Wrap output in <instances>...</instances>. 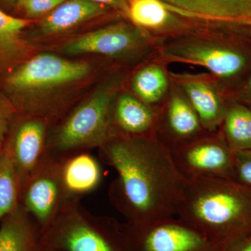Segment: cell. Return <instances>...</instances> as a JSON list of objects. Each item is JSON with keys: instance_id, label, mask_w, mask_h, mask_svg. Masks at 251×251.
<instances>
[{"instance_id": "cell-1", "label": "cell", "mask_w": 251, "mask_h": 251, "mask_svg": "<svg viewBox=\"0 0 251 251\" xmlns=\"http://www.w3.org/2000/svg\"><path fill=\"white\" fill-rule=\"evenodd\" d=\"M99 149L102 161L116 171L109 198L126 222L176 216L186 178L176 168L171 150L156 136L116 135Z\"/></svg>"}, {"instance_id": "cell-2", "label": "cell", "mask_w": 251, "mask_h": 251, "mask_svg": "<svg viewBox=\"0 0 251 251\" xmlns=\"http://www.w3.org/2000/svg\"><path fill=\"white\" fill-rule=\"evenodd\" d=\"M239 25L196 18L181 33L155 42L156 55L168 64L204 68L228 98L251 70V34Z\"/></svg>"}, {"instance_id": "cell-3", "label": "cell", "mask_w": 251, "mask_h": 251, "mask_svg": "<svg viewBox=\"0 0 251 251\" xmlns=\"http://www.w3.org/2000/svg\"><path fill=\"white\" fill-rule=\"evenodd\" d=\"M176 217L220 249L251 233V190L231 179H186Z\"/></svg>"}, {"instance_id": "cell-4", "label": "cell", "mask_w": 251, "mask_h": 251, "mask_svg": "<svg viewBox=\"0 0 251 251\" xmlns=\"http://www.w3.org/2000/svg\"><path fill=\"white\" fill-rule=\"evenodd\" d=\"M123 81L120 74L110 77L95 93L49 129L50 156L61 159L90 149L100 148L115 136L112 105Z\"/></svg>"}, {"instance_id": "cell-5", "label": "cell", "mask_w": 251, "mask_h": 251, "mask_svg": "<svg viewBox=\"0 0 251 251\" xmlns=\"http://www.w3.org/2000/svg\"><path fill=\"white\" fill-rule=\"evenodd\" d=\"M39 244L57 251H125L121 223L91 214L79 199L68 201Z\"/></svg>"}, {"instance_id": "cell-6", "label": "cell", "mask_w": 251, "mask_h": 251, "mask_svg": "<svg viewBox=\"0 0 251 251\" xmlns=\"http://www.w3.org/2000/svg\"><path fill=\"white\" fill-rule=\"evenodd\" d=\"M90 71L87 63L69 60L52 54H37L7 72L3 77V90L17 113H24L33 94L80 81Z\"/></svg>"}, {"instance_id": "cell-7", "label": "cell", "mask_w": 251, "mask_h": 251, "mask_svg": "<svg viewBox=\"0 0 251 251\" xmlns=\"http://www.w3.org/2000/svg\"><path fill=\"white\" fill-rule=\"evenodd\" d=\"M125 251H221L201 232L176 216L121 224Z\"/></svg>"}, {"instance_id": "cell-8", "label": "cell", "mask_w": 251, "mask_h": 251, "mask_svg": "<svg viewBox=\"0 0 251 251\" xmlns=\"http://www.w3.org/2000/svg\"><path fill=\"white\" fill-rule=\"evenodd\" d=\"M66 54H97L119 60H147L156 54L154 41L133 23L109 25L69 41Z\"/></svg>"}, {"instance_id": "cell-9", "label": "cell", "mask_w": 251, "mask_h": 251, "mask_svg": "<svg viewBox=\"0 0 251 251\" xmlns=\"http://www.w3.org/2000/svg\"><path fill=\"white\" fill-rule=\"evenodd\" d=\"M69 201L63 186L60 162L50 156L21 187L20 205L35 223L40 235Z\"/></svg>"}, {"instance_id": "cell-10", "label": "cell", "mask_w": 251, "mask_h": 251, "mask_svg": "<svg viewBox=\"0 0 251 251\" xmlns=\"http://www.w3.org/2000/svg\"><path fill=\"white\" fill-rule=\"evenodd\" d=\"M47 119L17 113L11 122L1 150L17 172L21 187L41 163L49 157Z\"/></svg>"}, {"instance_id": "cell-11", "label": "cell", "mask_w": 251, "mask_h": 251, "mask_svg": "<svg viewBox=\"0 0 251 251\" xmlns=\"http://www.w3.org/2000/svg\"><path fill=\"white\" fill-rule=\"evenodd\" d=\"M171 152L176 168L186 179L232 177L235 152L218 130L207 132Z\"/></svg>"}, {"instance_id": "cell-12", "label": "cell", "mask_w": 251, "mask_h": 251, "mask_svg": "<svg viewBox=\"0 0 251 251\" xmlns=\"http://www.w3.org/2000/svg\"><path fill=\"white\" fill-rule=\"evenodd\" d=\"M207 132L185 94L172 81L168 97L160 107L156 138L173 151Z\"/></svg>"}, {"instance_id": "cell-13", "label": "cell", "mask_w": 251, "mask_h": 251, "mask_svg": "<svg viewBox=\"0 0 251 251\" xmlns=\"http://www.w3.org/2000/svg\"><path fill=\"white\" fill-rule=\"evenodd\" d=\"M173 83L185 94L204 129L216 131L227 108L229 99L211 74L171 72Z\"/></svg>"}, {"instance_id": "cell-14", "label": "cell", "mask_w": 251, "mask_h": 251, "mask_svg": "<svg viewBox=\"0 0 251 251\" xmlns=\"http://www.w3.org/2000/svg\"><path fill=\"white\" fill-rule=\"evenodd\" d=\"M128 20L154 43L181 33L195 20L181 16L161 0H128Z\"/></svg>"}, {"instance_id": "cell-15", "label": "cell", "mask_w": 251, "mask_h": 251, "mask_svg": "<svg viewBox=\"0 0 251 251\" xmlns=\"http://www.w3.org/2000/svg\"><path fill=\"white\" fill-rule=\"evenodd\" d=\"M160 108L145 103L132 93L119 92L112 108L115 136H156Z\"/></svg>"}, {"instance_id": "cell-16", "label": "cell", "mask_w": 251, "mask_h": 251, "mask_svg": "<svg viewBox=\"0 0 251 251\" xmlns=\"http://www.w3.org/2000/svg\"><path fill=\"white\" fill-rule=\"evenodd\" d=\"M185 17L251 25V0H161Z\"/></svg>"}, {"instance_id": "cell-17", "label": "cell", "mask_w": 251, "mask_h": 251, "mask_svg": "<svg viewBox=\"0 0 251 251\" xmlns=\"http://www.w3.org/2000/svg\"><path fill=\"white\" fill-rule=\"evenodd\" d=\"M63 186L68 199H79L99 187L103 172L98 160L81 151L59 159Z\"/></svg>"}, {"instance_id": "cell-18", "label": "cell", "mask_w": 251, "mask_h": 251, "mask_svg": "<svg viewBox=\"0 0 251 251\" xmlns=\"http://www.w3.org/2000/svg\"><path fill=\"white\" fill-rule=\"evenodd\" d=\"M168 65L156 54L145 60L130 78L131 93L145 103L159 108L168 97L172 85Z\"/></svg>"}, {"instance_id": "cell-19", "label": "cell", "mask_w": 251, "mask_h": 251, "mask_svg": "<svg viewBox=\"0 0 251 251\" xmlns=\"http://www.w3.org/2000/svg\"><path fill=\"white\" fill-rule=\"evenodd\" d=\"M111 8L90 0H66L51 11L41 23L45 35L58 34L106 14Z\"/></svg>"}, {"instance_id": "cell-20", "label": "cell", "mask_w": 251, "mask_h": 251, "mask_svg": "<svg viewBox=\"0 0 251 251\" xmlns=\"http://www.w3.org/2000/svg\"><path fill=\"white\" fill-rule=\"evenodd\" d=\"M40 237L35 223L21 205L0 221V251H36Z\"/></svg>"}, {"instance_id": "cell-21", "label": "cell", "mask_w": 251, "mask_h": 251, "mask_svg": "<svg viewBox=\"0 0 251 251\" xmlns=\"http://www.w3.org/2000/svg\"><path fill=\"white\" fill-rule=\"evenodd\" d=\"M30 20L14 17L0 9V72L11 69L23 62L27 44L23 38Z\"/></svg>"}, {"instance_id": "cell-22", "label": "cell", "mask_w": 251, "mask_h": 251, "mask_svg": "<svg viewBox=\"0 0 251 251\" xmlns=\"http://www.w3.org/2000/svg\"><path fill=\"white\" fill-rule=\"evenodd\" d=\"M218 131L232 151L251 149V108L229 99Z\"/></svg>"}, {"instance_id": "cell-23", "label": "cell", "mask_w": 251, "mask_h": 251, "mask_svg": "<svg viewBox=\"0 0 251 251\" xmlns=\"http://www.w3.org/2000/svg\"><path fill=\"white\" fill-rule=\"evenodd\" d=\"M21 191L17 172L0 148V221L19 206Z\"/></svg>"}, {"instance_id": "cell-24", "label": "cell", "mask_w": 251, "mask_h": 251, "mask_svg": "<svg viewBox=\"0 0 251 251\" xmlns=\"http://www.w3.org/2000/svg\"><path fill=\"white\" fill-rule=\"evenodd\" d=\"M231 179L251 190V149L234 153Z\"/></svg>"}, {"instance_id": "cell-25", "label": "cell", "mask_w": 251, "mask_h": 251, "mask_svg": "<svg viewBox=\"0 0 251 251\" xmlns=\"http://www.w3.org/2000/svg\"><path fill=\"white\" fill-rule=\"evenodd\" d=\"M17 112L6 95L0 94V148Z\"/></svg>"}, {"instance_id": "cell-26", "label": "cell", "mask_w": 251, "mask_h": 251, "mask_svg": "<svg viewBox=\"0 0 251 251\" xmlns=\"http://www.w3.org/2000/svg\"><path fill=\"white\" fill-rule=\"evenodd\" d=\"M66 0H28L23 6L28 17L35 18L50 12Z\"/></svg>"}, {"instance_id": "cell-27", "label": "cell", "mask_w": 251, "mask_h": 251, "mask_svg": "<svg viewBox=\"0 0 251 251\" xmlns=\"http://www.w3.org/2000/svg\"><path fill=\"white\" fill-rule=\"evenodd\" d=\"M228 99L240 102L251 108V70L230 94Z\"/></svg>"}, {"instance_id": "cell-28", "label": "cell", "mask_w": 251, "mask_h": 251, "mask_svg": "<svg viewBox=\"0 0 251 251\" xmlns=\"http://www.w3.org/2000/svg\"><path fill=\"white\" fill-rule=\"evenodd\" d=\"M90 1L105 5L111 9L117 10L128 19L129 5H128L127 0H90Z\"/></svg>"}, {"instance_id": "cell-29", "label": "cell", "mask_w": 251, "mask_h": 251, "mask_svg": "<svg viewBox=\"0 0 251 251\" xmlns=\"http://www.w3.org/2000/svg\"><path fill=\"white\" fill-rule=\"evenodd\" d=\"M221 251H251V233Z\"/></svg>"}, {"instance_id": "cell-30", "label": "cell", "mask_w": 251, "mask_h": 251, "mask_svg": "<svg viewBox=\"0 0 251 251\" xmlns=\"http://www.w3.org/2000/svg\"><path fill=\"white\" fill-rule=\"evenodd\" d=\"M57 251L54 250V249H50V248L44 247V246H41L40 244H39V247L38 248L37 251Z\"/></svg>"}, {"instance_id": "cell-31", "label": "cell", "mask_w": 251, "mask_h": 251, "mask_svg": "<svg viewBox=\"0 0 251 251\" xmlns=\"http://www.w3.org/2000/svg\"><path fill=\"white\" fill-rule=\"evenodd\" d=\"M28 0H18L17 3H16V6L18 8H23L24 4H25Z\"/></svg>"}, {"instance_id": "cell-32", "label": "cell", "mask_w": 251, "mask_h": 251, "mask_svg": "<svg viewBox=\"0 0 251 251\" xmlns=\"http://www.w3.org/2000/svg\"><path fill=\"white\" fill-rule=\"evenodd\" d=\"M2 1H4V2L7 3V4L15 5V6H16L18 0H2Z\"/></svg>"}, {"instance_id": "cell-33", "label": "cell", "mask_w": 251, "mask_h": 251, "mask_svg": "<svg viewBox=\"0 0 251 251\" xmlns=\"http://www.w3.org/2000/svg\"><path fill=\"white\" fill-rule=\"evenodd\" d=\"M128 1V0H127V1Z\"/></svg>"}]
</instances>
